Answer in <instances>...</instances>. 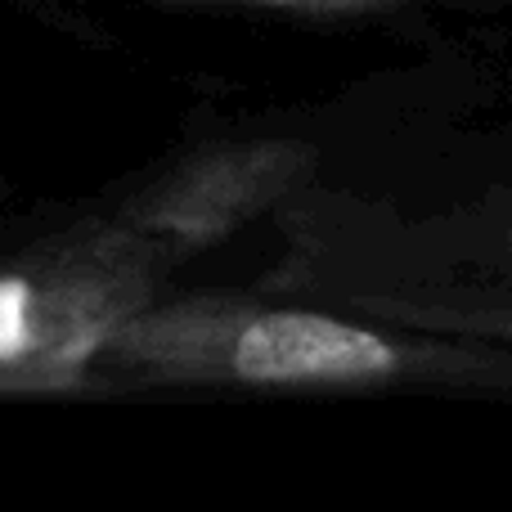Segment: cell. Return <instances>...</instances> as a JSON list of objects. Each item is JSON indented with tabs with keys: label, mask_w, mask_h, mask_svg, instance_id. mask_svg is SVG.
I'll use <instances>...</instances> for the list:
<instances>
[{
	"label": "cell",
	"mask_w": 512,
	"mask_h": 512,
	"mask_svg": "<svg viewBox=\"0 0 512 512\" xmlns=\"http://www.w3.org/2000/svg\"><path fill=\"white\" fill-rule=\"evenodd\" d=\"M99 351L144 373L225 382H382L405 369V351L373 328L310 310L176 306L131 315Z\"/></svg>",
	"instance_id": "1"
},
{
	"label": "cell",
	"mask_w": 512,
	"mask_h": 512,
	"mask_svg": "<svg viewBox=\"0 0 512 512\" xmlns=\"http://www.w3.org/2000/svg\"><path fill=\"white\" fill-rule=\"evenodd\" d=\"M149 301V261L122 239L0 274V378L50 382L86 364Z\"/></svg>",
	"instance_id": "2"
},
{
	"label": "cell",
	"mask_w": 512,
	"mask_h": 512,
	"mask_svg": "<svg viewBox=\"0 0 512 512\" xmlns=\"http://www.w3.org/2000/svg\"><path fill=\"white\" fill-rule=\"evenodd\" d=\"M225 5H270V9H310V14H360V9H387L405 0H225Z\"/></svg>",
	"instance_id": "3"
}]
</instances>
